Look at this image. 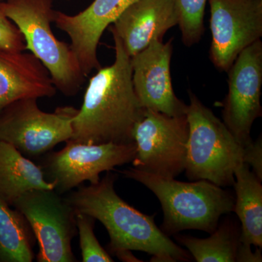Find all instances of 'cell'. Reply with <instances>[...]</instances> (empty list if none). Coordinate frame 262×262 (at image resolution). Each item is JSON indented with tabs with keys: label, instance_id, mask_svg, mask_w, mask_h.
Segmentation results:
<instances>
[{
	"label": "cell",
	"instance_id": "1",
	"mask_svg": "<svg viewBox=\"0 0 262 262\" xmlns=\"http://www.w3.org/2000/svg\"><path fill=\"white\" fill-rule=\"evenodd\" d=\"M113 34L115 60L90 80L83 103L72 122L70 139L90 144L134 142L133 130L143 116L133 84L130 56Z\"/></svg>",
	"mask_w": 262,
	"mask_h": 262
},
{
	"label": "cell",
	"instance_id": "17",
	"mask_svg": "<svg viewBox=\"0 0 262 262\" xmlns=\"http://www.w3.org/2000/svg\"><path fill=\"white\" fill-rule=\"evenodd\" d=\"M32 189H54L40 167L15 146L0 140V198L10 206L24 193Z\"/></svg>",
	"mask_w": 262,
	"mask_h": 262
},
{
	"label": "cell",
	"instance_id": "8",
	"mask_svg": "<svg viewBox=\"0 0 262 262\" xmlns=\"http://www.w3.org/2000/svg\"><path fill=\"white\" fill-rule=\"evenodd\" d=\"M25 217L38 244L39 262H74L72 241L77 233L76 213L54 189H32L13 206Z\"/></svg>",
	"mask_w": 262,
	"mask_h": 262
},
{
	"label": "cell",
	"instance_id": "22",
	"mask_svg": "<svg viewBox=\"0 0 262 262\" xmlns=\"http://www.w3.org/2000/svg\"><path fill=\"white\" fill-rule=\"evenodd\" d=\"M0 49L21 52L26 51L25 39L22 33L0 10Z\"/></svg>",
	"mask_w": 262,
	"mask_h": 262
},
{
	"label": "cell",
	"instance_id": "14",
	"mask_svg": "<svg viewBox=\"0 0 262 262\" xmlns=\"http://www.w3.org/2000/svg\"><path fill=\"white\" fill-rule=\"evenodd\" d=\"M173 0H136L110 27L130 57L155 40H163L169 29L178 25Z\"/></svg>",
	"mask_w": 262,
	"mask_h": 262
},
{
	"label": "cell",
	"instance_id": "9",
	"mask_svg": "<svg viewBox=\"0 0 262 262\" xmlns=\"http://www.w3.org/2000/svg\"><path fill=\"white\" fill-rule=\"evenodd\" d=\"M63 149L49 153L40 165L45 178L62 194L89 181L99 182L100 173L129 163L135 158V142L90 144L70 139Z\"/></svg>",
	"mask_w": 262,
	"mask_h": 262
},
{
	"label": "cell",
	"instance_id": "18",
	"mask_svg": "<svg viewBox=\"0 0 262 262\" xmlns=\"http://www.w3.org/2000/svg\"><path fill=\"white\" fill-rule=\"evenodd\" d=\"M36 237L29 222L0 198V262H31Z\"/></svg>",
	"mask_w": 262,
	"mask_h": 262
},
{
	"label": "cell",
	"instance_id": "10",
	"mask_svg": "<svg viewBox=\"0 0 262 262\" xmlns=\"http://www.w3.org/2000/svg\"><path fill=\"white\" fill-rule=\"evenodd\" d=\"M210 58L227 72L239 53L262 37V0H208Z\"/></svg>",
	"mask_w": 262,
	"mask_h": 262
},
{
	"label": "cell",
	"instance_id": "25",
	"mask_svg": "<svg viewBox=\"0 0 262 262\" xmlns=\"http://www.w3.org/2000/svg\"><path fill=\"white\" fill-rule=\"evenodd\" d=\"M3 0H0V3H1V2H3Z\"/></svg>",
	"mask_w": 262,
	"mask_h": 262
},
{
	"label": "cell",
	"instance_id": "20",
	"mask_svg": "<svg viewBox=\"0 0 262 262\" xmlns=\"http://www.w3.org/2000/svg\"><path fill=\"white\" fill-rule=\"evenodd\" d=\"M208 0H173L179 15L183 43L191 47L199 42L205 32L204 15Z\"/></svg>",
	"mask_w": 262,
	"mask_h": 262
},
{
	"label": "cell",
	"instance_id": "4",
	"mask_svg": "<svg viewBox=\"0 0 262 262\" xmlns=\"http://www.w3.org/2000/svg\"><path fill=\"white\" fill-rule=\"evenodd\" d=\"M0 10L22 33L26 50L47 69L56 90L64 96H75L86 77L70 45L57 39L52 31L53 1L3 0Z\"/></svg>",
	"mask_w": 262,
	"mask_h": 262
},
{
	"label": "cell",
	"instance_id": "11",
	"mask_svg": "<svg viewBox=\"0 0 262 262\" xmlns=\"http://www.w3.org/2000/svg\"><path fill=\"white\" fill-rule=\"evenodd\" d=\"M227 73L228 93L223 102V122L245 147L252 142L251 127L262 114L261 41L245 48Z\"/></svg>",
	"mask_w": 262,
	"mask_h": 262
},
{
	"label": "cell",
	"instance_id": "7",
	"mask_svg": "<svg viewBox=\"0 0 262 262\" xmlns=\"http://www.w3.org/2000/svg\"><path fill=\"white\" fill-rule=\"evenodd\" d=\"M189 132L187 115L169 116L145 108L133 130L134 168L175 179L185 168Z\"/></svg>",
	"mask_w": 262,
	"mask_h": 262
},
{
	"label": "cell",
	"instance_id": "23",
	"mask_svg": "<svg viewBox=\"0 0 262 262\" xmlns=\"http://www.w3.org/2000/svg\"><path fill=\"white\" fill-rule=\"evenodd\" d=\"M244 163L252 167L253 172L260 181L262 180V141L261 136L257 140L245 146Z\"/></svg>",
	"mask_w": 262,
	"mask_h": 262
},
{
	"label": "cell",
	"instance_id": "24",
	"mask_svg": "<svg viewBox=\"0 0 262 262\" xmlns=\"http://www.w3.org/2000/svg\"><path fill=\"white\" fill-rule=\"evenodd\" d=\"M115 256L123 261H141L138 260V258H136L131 253V251H129V250L117 252L115 253Z\"/></svg>",
	"mask_w": 262,
	"mask_h": 262
},
{
	"label": "cell",
	"instance_id": "6",
	"mask_svg": "<svg viewBox=\"0 0 262 262\" xmlns=\"http://www.w3.org/2000/svg\"><path fill=\"white\" fill-rule=\"evenodd\" d=\"M36 98L16 100L0 112V140L9 143L25 157L46 154L72 136V122L78 110L58 107L53 113L39 108Z\"/></svg>",
	"mask_w": 262,
	"mask_h": 262
},
{
	"label": "cell",
	"instance_id": "16",
	"mask_svg": "<svg viewBox=\"0 0 262 262\" xmlns=\"http://www.w3.org/2000/svg\"><path fill=\"white\" fill-rule=\"evenodd\" d=\"M236 198L234 211L241 222L239 241L246 246L262 247V186L247 163L234 170Z\"/></svg>",
	"mask_w": 262,
	"mask_h": 262
},
{
	"label": "cell",
	"instance_id": "2",
	"mask_svg": "<svg viewBox=\"0 0 262 262\" xmlns=\"http://www.w3.org/2000/svg\"><path fill=\"white\" fill-rule=\"evenodd\" d=\"M117 174L108 173L99 182L81 186L65 198L76 212L94 217L106 227L108 247L120 251H140L153 256L152 261H189L190 253L173 243L155 222V215L138 211L115 190Z\"/></svg>",
	"mask_w": 262,
	"mask_h": 262
},
{
	"label": "cell",
	"instance_id": "5",
	"mask_svg": "<svg viewBox=\"0 0 262 262\" xmlns=\"http://www.w3.org/2000/svg\"><path fill=\"white\" fill-rule=\"evenodd\" d=\"M189 123L185 168L189 180H207L220 187L233 185L234 173L244 163L245 147L224 122L189 91Z\"/></svg>",
	"mask_w": 262,
	"mask_h": 262
},
{
	"label": "cell",
	"instance_id": "19",
	"mask_svg": "<svg viewBox=\"0 0 262 262\" xmlns=\"http://www.w3.org/2000/svg\"><path fill=\"white\" fill-rule=\"evenodd\" d=\"M241 230L237 224L227 220L209 237L199 239L191 236H176V239L189 250L198 262L237 261L241 241Z\"/></svg>",
	"mask_w": 262,
	"mask_h": 262
},
{
	"label": "cell",
	"instance_id": "15",
	"mask_svg": "<svg viewBox=\"0 0 262 262\" xmlns=\"http://www.w3.org/2000/svg\"><path fill=\"white\" fill-rule=\"evenodd\" d=\"M56 94L47 69L32 53L0 49V112L20 98H50Z\"/></svg>",
	"mask_w": 262,
	"mask_h": 262
},
{
	"label": "cell",
	"instance_id": "21",
	"mask_svg": "<svg viewBox=\"0 0 262 262\" xmlns=\"http://www.w3.org/2000/svg\"><path fill=\"white\" fill-rule=\"evenodd\" d=\"M76 225L80 235L82 261L113 262L107 251L100 245L94 234L95 219L85 213L76 212Z\"/></svg>",
	"mask_w": 262,
	"mask_h": 262
},
{
	"label": "cell",
	"instance_id": "3",
	"mask_svg": "<svg viewBox=\"0 0 262 262\" xmlns=\"http://www.w3.org/2000/svg\"><path fill=\"white\" fill-rule=\"evenodd\" d=\"M121 173L146 186L158 198L164 213L161 229L167 235L186 229L211 234L220 217L234 211V196L209 181L179 182L135 168Z\"/></svg>",
	"mask_w": 262,
	"mask_h": 262
},
{
	"label": "cell",
	"instance_id": "13",
	"mask_svg": "<svg viewBox=\"0 0 262 262\" xmlns=\"http://www.w3.org/2000/svg\"><path fill=\"white\" fill-rule=\"evenodd\" d=\"M136 0H94L77 15L55 10L53 23L70 38L71 47L85 77L101 68L97 57L98 45L105 29Z\"/></svg>",
	"mask_w": 262,
	"mask_h": 262
},
{
	"label": "cell",
	"instance_id": "12",
	"mask_svg": "<svg viewBox=\"0 0 262 262\" xmlns=\"http://www.w3.org/2000/svg\"><path fill=\"white\" fill-rule=\"evenodd\" d=\"M173 39H155L130 57L133 84L141 106L169 115L187 114L188 105L177 97L172 85L170 61Z\"/></svg>",
	"mask_w": 262,
	"mask_h": 262
}]
</instances>
